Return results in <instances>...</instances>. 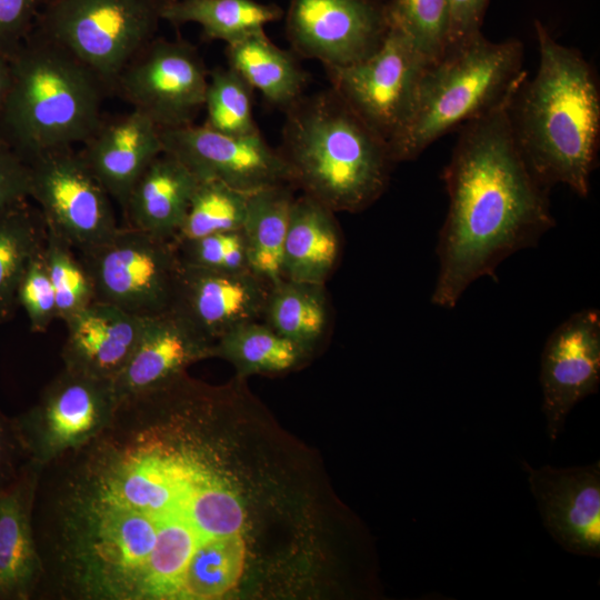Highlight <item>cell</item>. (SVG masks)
<instances>
[{"label":"cell","instance_id":"cell-1","mask_svg":"<svg viewBox=\"0 0 600 600\" xmlns=\"http://www.w3.org/2000/svg\"><path fill=\"white\" fill-rule=\"evenodd\" d=\"M524 80L461 127L444 168L449 207L431 297L438 307L454 308L472 282L494 277L503 260L536 246L554 226L548 189L527 166L512 129L511 104Z\"/></svg>","mask_w":600,"mask_h":600},{"label":"cell","instance_id":"cell-2","mask_svg":"<svg viewBox=\"0 0 600 600\" xmlns=\"http://www.w3.org/2000/svg\"><path fill=\"white\" fill-rule=\"evenodd\" d=\"M534 29L539 66L512 100L514 137L543 187L562 183L587 197L600 136L597 77L582 54L556 41L542 22L536 20Z\"/></svg>","mask_w":600,"mask_h":600},{"label":"cell","instance_id":"cell-3","mask_svg":"<svg viewBox=\"0 0 600 600\" xmlns=\"http://www.w3.org/2000/svg\"><path fill=\"white\" fill-rule=\"evenodd\" d=\"M280 150L292 184L333 212H359L384 192L388 143L331 88L286 110Z\"/></svg>","mask_w":600,"mask_h":600},{"label":"cell","instance_id":"cell-4","mask_svg":"<svg viewBox=\"0 0 600 600\" xmlns=\"http://www.w3.org/2000/svg\"><path fill=\"white\" fill-rule=\"evenodd\" d=\"M9 60L1 142L29 162L86 142L97 131L106 86L76 57L36 31Z\"/></svg>","mask_w":600,"mask_h":600},{"label":"cell","instance_id":"cell-5","mask_svg":"<svg viewBox=\"0 0 600 600\" xmlns=\"http://www.w3.org/2000/svg\"><path fill=\"white\" fill-rule=\"evenodd\" d=\"M517 39L478 33L447 48L422 76L411 118L391 148L396 162L419 157L451 130L487 112L527 78Z\"/></svg>","mask_w":600,"mask_h":600},{"label":"cell","instance_id":"cell-6","mask_svg":"<svg viewBox=\"0 0 600 600\" xmlns=\"http://www.w3.org/2000/svg\"><path fill=\"white\" fill-rule=\"evenodd\" d=\"M167 0H48L39 33L59 44L107 86L152 40Z\"/></svg>","mask_w":600,"mask_h":600},{"label":"cell","instance_id":"cell-7","mask_svg":"<svg viewBox=\"0 0 600 600\" xmlns=\"http://www.w3.org/2000/svg\"><path fill=\"white\" fill-rule=\"evenodd\" d=\"M77 252L94 300L142 318L171 309L181 268L172 240L127 226Z\"/></svg>","mask_w":600,"mask_h":600},{"label":"cell","instance_id":"cell-8","mask_svg":"<svg viewBox=\"0 0 600 600\" xmlns=\"http://www.w3.org/2000/svg\"><path fill=\"white\" fill-rule=\"evenodd\" d=\"M431 61L388 23L380 46L364 59L327 69L331 89L391 148L403 133Z\"/></svg>","mask_w":600,"mask_h":600},{"label":"cell","instance_id":"cell-9","mask_svg":"<svg viewBox=\"0 0 600 600\" xmlns=\"http://www.w3.org/2000/svg\"><path fill=\"white\" fill-rule=\"evenodd\" d=\"M30 197L38 203L46 229L76 251L94 247L119 228L110 196L81 153L66 148L29 162Z\"/></svg>","mask_w":600,"mask_h":600},{"label":"cell","instance_id":"cell-10","mask_svg":"<svg viewBox=\"0 0 600 600\" xmlns=\"http://www.w3.org/2000/svg\"><path fill=\"white\" fill-rule=\"evenodd\" d=\"M208 72L193 46L152 40L121 71L113 87L160 129L193 124L204 106Z\"/></svg>","mask_w":600,"mask_h":600},{"label":"cell","instance_id":"cell-11","mask_svg":"<svg viewBox=\"0 0 600 600\" xmlns=\"http://www.w3.org/2000/svg\"><path fill=\"white\" fill-rule=\"evenodd\" d=\"M163 151L178 158L200 180H217L246 193L292 184L288 163L260 132L231 136L189 124L160 129Z\"/></svg>","mask_w":600,"mask_h":600},{"label":"cell","instance_id":"cell-12","mask_svg":"<svg viewBox=\"0 0 600 600\" xmlns=\"http://www.w3.org/2000/svg\"><path fill=\"white\" fill-rule=\"evenodd\" d=\"M286 29L296 52L334 69L371 54L388 19L386 6L373 0H291Z\"/></svg>","mask_w":600,"mask_h":600},{"label":"cell","instance_id":"cell-13","mask_svg":"<svg viewBox=\"0 0 600 600\" xmlns=\"http://www.w3.org/2000/svg\"><path fill=\"white\" fill-rule=\"evenodd\" d=\"M540 383L547 434L557 440L572 408L598 391L600 312L582 309L559 324L541 353Z\"/></svg>","mask_w":600,"mask_h":600},{"label":"cell","instance_id":"cell-14","mask_svg":"<svg viewBox=\"0 0 600 600\" xmlns=\"http://www.w3.org/2000/svg\"><path fill=\"white\" fill-rule=\"evenodd\" d=\"M543 526L566 551L600 557V461L534 469L521 462Z\"/></svg>","mask_w":600,"mask_h":600},{"label":"cell","instance_id":"cell-15","mask_svg":"<svg viewBox=\"0 0 600 600\" xmlns=\"http://www.w3.org/2000/svg\"><path fill=\"white\" fill-rule=\"evenodd\" d=\"M271 283L251 270L217 271L181 262L172 309L216 342L261 320Z\"/></svg>","mask_w":600,"mask_h":600},{"label":"cell","instance_id":"cell-16","mask_svg":"<svg viewBox=\"0 0 600 600\" xmlns=\"http://www.w3.org/2000/svg\"><path fill=\"white\" fill-rule=\"evenodd\" d=\"M213 344L172 308L147 317L131 357L112 382L116 397H134L174 381L188 363L213 353Z\"/></svg>","mask_w":600,"mask_h":600},{"label":"cell","instance_id":"cell-17","mask_svg":"<svg viewBox=\"0 0 600 600\" xmlns=\"http://www.w3.org/2000/svg\"><path fill=\"white\" fill-rule=\"evenodd\" d=\"M146 318L93 300L64 323L69 370L113 382L131 357Z\"/></svg>","mask_w":600,"mask_h":600},{"label":"cell","instance_id":"cell-18","mask_svg":"<svg viewBox=\"0 0 600 600\" xmlns=\"http://www.w3.org/2000/svg\"><path fill=\"white\" fill-rule=\"evenodd\" d=\"M84 143L81 152L84 161L122 208L139 177L163 151L160 128L134 109L112 121L101 122Z\"/></svg>","mask_w":600,"mask_h":600},{"label":"cell","instance_id":"cell-19","mask_svg":"<svg viewBox=\"0 0 600 600\" xmlns=\"http://www.w3.org/2000/svg\"><path fill=\"white\" fill-rule=\"evenodd\" d=\"M199 179L178 158L162 151L132 187L124 207L128 226L172 240Z\"/></svg>","mask_w":600,"mask_h":600},{"label":"cell","instance_id":"cell-20","mask_svg":"<svg viewBox=\"0 0 600 600\" xmlns=\"http://www.w3.org/2000/svg\"><path fill=\"white\" fill-rule=\"evenodd\" d=\"M334 214L309 196L294 199L283 244L282 279L326 284L342 249Z\"/></svg>","mask_w":600,"mask_h":600},{"label":"cell","instance_id":"cell-21","mask_svg":"<svg viewBox=\"0 0 600 600\" xmlns=\"http://www.w3.org/2000/svg\"><path fill=\"white\" fill-rule=\"evenodd\" d=\"M229 67L268 102L287 110L301 97L307 73L294 57L274 44L264 29L227 44Z\"/></svg>","mask_w":600,"mask_h":600},{"label":"cell","instance_id":"cell-22","mask_svg":"<svg viewBox=\"0 0 600 600\" xmlns=\"http://www.w3.org/2000/svg\"><path fill=\"white\" fill-rule=\"evenodd\" d=\"M193 471L168 459H139L111 481L106 501L146 512L157 519L182 511Z\"/></svg>","mask_w":600,"mask_h":600},{"label":"cell","instance_id":"cell-23","mask_svg":"<svg viewBox=\"0 0 600 600\" xmlns=\"http://www.w3.org/2000/svg\"><path fill=\"white\" fill-rule=\"evenodd\" d=\"M291 184H279L249 193L241 227L248 264L271 284L282 279V252L294 201Z\"/></svg>","mask_w":600,"mask_h":600},{"label":"cell","instance_id":"cell-24","mask_svg":"<svg viewBox=\"0 0 600 600\" xmlns=\"http://www.w3.org/2000/svg\"><path fill=\"white\" fill-rule=\"evenodd\" d=\"M261 321L310 353L331 327L326 284L288 279L271 284Z\"/></svg>","mask_w":600,"mask_h":600},{"label":"cell","instance_id":"cell-25","mask_svg":"<svg viewBox=\"0 0 600 600\" xmlns=\"http://www.w3.org/2000/svg\"><path fill=\"white\" fill-rule=\"evenodd\" d=\"M281 9L254 0H167L161 19L172 24L194 22L208 39L234 42L280 19Z\"/></svg>","mask_w":600,"mask_h":600},{"label":"cell","instance_id":"cell-26","mask_svg":"<svg viewBox=\"0 0 600 600\" xmlns=\"http://www.w3.org/2000/svg\"><path fill=\"white\" fill-rule=\"evenodd\" d=\"M44 240L41 213L27 201L0 213V323L13 317L19 281Z\"/></svg>","mask_w":600,"mask_h":600},{"label":"cell","instance_id":"cell-27","mask_svg":"<svg viewBox=\"0 0 600 600\" xmlns=\"http://www.w3.org/2000/svg\"><path fill=\"white\" fill-rule=\"evenodd\" d=\"M112 397V382L69 370L51 389L42 409L53 439L67 443L87 433Z\"/></svg>","mask_w":600,"mask_h":600},{"label":"cell","instance_id":"cell-28","mask_svg":"<svg viewBox=\"0 0 600 600\" xmlns=\"http://www.w3.org/2000/svg\"><path fill=\"white\" fill-rule=\"evenodd\" d=\"M213 353L228 359L244 374L287 371L309 354L261 320L227 332L214 342Z\"/></svg>","mask_w":600,"mask_h":600},{"label":"cell","instance_id":"cell-29","mask_svg":"<svg viewBox=\"0 0 600 600\" xmlns=\"http://www.w3.org/2000/svg\"><path fill=\"white\" fill-rule=\"evenodd\" d=\"M201 540L182 511L158 518L157 538L142 570L147 593L179 596L186 569Z\"/></svg>","mask_w":600,"mask_h":600},{"label":"cell","instance_id":"cell-30","mask_svg":"<svg viewBox=\"0 0 600 600\" xmlns=\"http://www.w3.org/2000/svg\"><path fill=\"white\" fill-rule=\"evenodd\" d=\"M244 559L240 533L202 539L186 569L179 596L213 599L226 594L240 580Z\"/></svg>","mask_w":600,"mask_h":600},{"label":"cell","instance_id":"cell-31","mask_svg":"<svg viewBox=\"0 0 600 600\" xmlns=\"http://www.w3.org/2000/svg\"><path fill=\"white\" fill-rule=\"evenodd\" d=\"M249 193L217 180H200L186 217L172 241L174 243L220 232L240 230Z\"/></svg>","mask_w":600,"mask_h":600},{"label":"cell","instance_id":"cell-32","mask_svg":"<svg viewBox=\"0 0 600 600\" xmlns=\"http://www.w3.org/2000/svg\"><path fill=\"white\" fill-rule=\"evenodd\" d=\"M157 532V518L132 508L107 503L99 531L102 553L121 569L142 572Z\"/></svg>","mask_w":600,"mask_h":600},{"label":"cell","instance_id":"cell-33","mask_svg":"<svg viewBox=\"0 0 600 600\" xmlns=\"http://www.w3.org/2000/svg\"><path fill=\"white\" fill-rule=\"evenodd\" d=\"M251 86L232 68L214 69L208 77L204 126L226 134L260 132L252 114Z\"/></svg>","mask_w":600,"mask_h":600},{"label":"cell","instance_id":"cell-34","mask_svg":"<svg viewBox=\"0 0 600 600\" xmlns=\"http://www.w3.org/2000/svg\"><path fill=\"white\" fill-rule=\"evenodd\" d=\"M182 512L202 539L240 533L244 521L237 496L198 471H193Z\"/></svg>","mask_w":600,"mask_h":600},{"label":"cell","instance_id":"cell-35","mask_svg":"<svg viewBox=\"0 0 600 600\" xmlns=\"http://www.w3.org/2000/svg\"><path fill=\"white\" fill-rule=\"evenodd\" d=\"M32 550L21 493L0 494V591L24 588L32 569Z\"/></svg>","mask_w":600,"mask_h":600},{"label":"cell","instance_id":"cell-36","mask_svg":"<svg viewBox=\"0 0 600 600\" xmlns=\"http://www.w3.org/2000/svg\"><path fill=\"white\" fill-rule=\"evenodd\" d=\"M388 23L403 32L429 61L448 48L450 0H391Z\"/></svg>","mask_w":600,"mask_h":600},{"label":"cell","instance_id":"cell-37","mask_svg":"<svg viewBox=\"0 0 600 600\" xmlns=\"http://www.w3.org/2000/svg\"><path fill=\"white\" fill-rule=\"evenodd\" d=\"M43 258L56 296L58 319L64 322L94 300L93 287L76 250L48 229Z\"/></svg>","mask_w":600,"mask_h":600},{"label":"cell","instance_id":"cell-38","mask_svg":"<svg viewBox=\"0 0 600 600\" xmlns=\"http://www.w3.org/2000/svg\"><path fill=\"white\" fill-rule=\"evenodd\" d=\"M174 244L184 264L217 271L250 270L241 230L214 233Z\"/></svg>","mask_w":600,"mask_h":600},{"label":"cell","instance_id":"cell-39","mask_svg":"<svg viewBox=\"0 0 600 600\" xmlns=\"http://www.w3.org/2000/svg\"><path fill=\"white\" fill-rule=\"evenodd\" d=\"M17 303L24 310L33 332L46 331L52 321L58 319L56 296L47 271L43 248L29 261L19 281Z\"/></svg>","mask_w":600,"mask_h":600},{"label":"cell","instance_id":"cell-40","mask_svg":"<svg viewBox=\"0 0 600 600\" xmlns=\"http://www.w3.org/2000/svg\"><path fill=\"white\" fill-rule=\"evenodd\" d=\"M48 0H0V52L10 59L31 32Z\"/></svg>","mask_w":600,"mask_h":600},{"label":"cell","instance_id":"cell-41","mask_svg":"<svg viewBox=\"0 0 600 600\" xmlns=\"http://www.w3.org/2000/svg\"><path fill=\"white\" fill-rule=\"evenodd\" d=\"M29 163L0 141V213L30 198Z\"/></svg>","mask_w":600,"mask_h":600},{"label":"cell","instance_id":"cell-42","mask_svg":"<svg viewBox=\"0 0 600 600\" xmlns=\"http://www.w3.org/2000/svg\"><path fill=\"white\" fill-rule=\"evenodd\" d=\"M489 0H450L448 47L481 32Z\"/></svg>","mask_w":600,"mask_h":600},{"label":"cell","instance_id":"cell-43","mask_svg":"<svg viewBox=\"0 0 600 600\" xmlns=\"http://www.w3.org/2000/svg\"><path fill=\"white\" fill-rule=\"evenodd\" d=\"M10 60L0 52V113L10 86Z\"/></svg>","mask_w":600,"mask_h":600},{"label":"cell","instance_id":"cell-44","mask_svg":"<svg viewBox=\"0 0 600 600\" xmlns=\"http://www.w3.org/2000/svg\"><path fill=\"white\" fill-rule=\"evenodd\" d=\"M10 444L8 441L7 430L3 426L2 419L0 418V472L2 468L7 464V459L9 456Z\"/></svg>","mask_w":600,"mask_h":600}]
</instances>
